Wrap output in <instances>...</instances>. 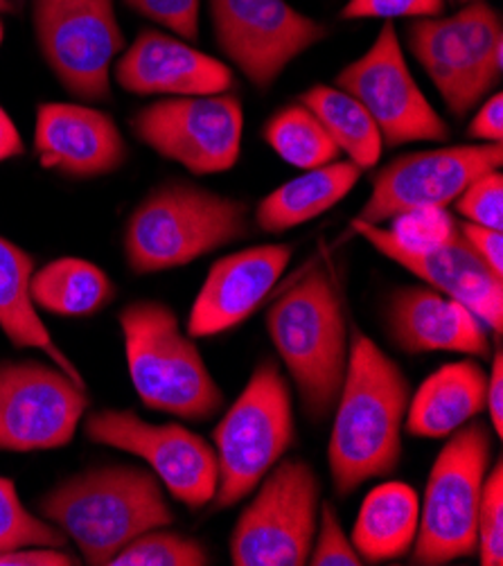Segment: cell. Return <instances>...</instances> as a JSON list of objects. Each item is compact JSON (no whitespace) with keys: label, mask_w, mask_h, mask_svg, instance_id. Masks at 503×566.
<instances>
[{"label":"cell","mask_w":503,"mask_h":566,"mask_svg":"<svg viewBox=\"0 0 503 566\" xmlns=\"http://www.w3.org/2000/svg\"><path fill=\"white\" fill-rule=\"evenodd\" d=\"M386 323L396 346L409 355H490L485 325L465 305L431 287L398 290L390 296Z\"/></svg>","instance_id":"cell-20"},{"label":"cell","mask_w":503,"mask_h":566,"mask_svg":"<svg viewBox=\"0 0 503 566\" xmlns=\"http://www.w3.org/2000/svg\"><path fill=\"white\" fill-rule=\"evenodd\" d=\"M210 555L206 546L192 537L167 533L160 528L147 531L129 542L111 566H206Z\"/></svg>","instance_id":"cell-31"},{"label":"cell","mask_w":503,"mask_h":566,"mask_svg":"<svg viewBox=\"0 0 503 566\" xmlns=\"http://www.w3.org/2000/svg\"><path fill=\"white\" fill-rule=\"evenodd\" d=\"M116 82L134 95L197 97L231 93L233 71L177 34L140 30L114 64Z\"/></svg>","instance_id":"cell-17"},{"label":"cell","mask_w":503,"mask_h":566,"mask_svg":"<svg viewBox=\"0 0 503 566\" xmlns=\"http://www.w3.org/2000/svg\"><path fill=\"white\" fill-rule=\"evenodd\" d=\"M476 553L483 566L503 564V465L496 461L483 481L479 520H476Z\"/></svg>","instance_id":"cell-33"},{"label":"cell","mask_w":503,"mask_h":566,"mask_svg":"<svg viewBox=\"0 0 503 566\" xmlns=\"http://www.w3.org/2000/svg\"><path fill=\"white\" fill-rule=\"evenodd\" d=\"M321 483L305 461L277 463L258 485L231 535L235 566L307 564L318 526Z\"/></svg>","instance_id":"cell-9"},{"label":"cell","mask_w":503,"mask_h":566,"mask_svg":"<svg viewBox=\"0 0 503 566\" xmlns=\"http://www.w3.org/2000/svg\"><path fill=\"white\" fill-rule=\"evenodd\" d=\"M3 39H6V23L0 19V45H3Z\"/></svg>","instance_id":"cell-44"},{"label":"cell","mask_w":503,"mask_h":566,"mask_svg":"<svg viewBox=\"0 0 503 566\" xmlns=\"http://www.w3.org/2000/svg\"><path fill=\"white\" fill-rule=\"evenodd\" d=\"M292 253L290 244H262L217 260L195 298L188 336H217L242 325L271 294Z\"/></svg>","instance_id":"cell-19"},{"label":"cell","mask_w":503,"mask_h":566,"mask_svg":"<svg viewBox=\"0 0 503 566\" xmlns=\"http://www.w3.org/2000/svg\"><path fill=\"white\" fill-rule=\"evenodd\" d=\"M337 88L350 93L375 120L384 147L442 143L450 127L413 80L396 25L386 21L357 62L337 75Z\"/></svg>","instance_id":"cell-11"},{"label":"cell","mask_w":503,"mask_h":566,"mask_svg":"<svg viewBox=\"0 0 503 566\" xmlns=\"http://www.w3.org/2000/svg\"><path fill=\"white\" fill-rule=\"evenodd\" d=\"M468 134L470 138H476L481 143H501L503 138V95L501 93L488 95V99L474 113Z\"/></svg>","instance_id":"cell-39"},{"label":"cell","mask_w":503,"mask_h":566,"mask_svg":"<svg viewBox=\"0 0 503 566\" xmlns=\"http://www.w3.org/2000/svg\"><path fill=\"white\" fill-rule=\"evenodd\" d=\"M459 214L470 223L485 226V229L503 231V177L501 169L481 175L465 192L454 201Z\"/></svg>","instance_id":"cell-34"},{"label":"cell","mask_w":503,"mask_h":566,"mask_svg":"<svg viewBox=\"0 0 503 566\" xmlns=\"http://www.w3.org/2000/svg\"><path fill=\"white\" fill-rule=\"evenodd\" d=\"M447 0H348L342 10V19L361 21V19H425L440 17L444 12Z\"/></svg>","instance_id":"cell-37"},{"label":"cell","mask_w":503,"mask_h":566,"mask_svg":"<svg viewBox=\"0 0 503 566\" xmlns=\"http://www.w3.org/2000/svg\"><path fill=\"white\" fill-rule=\"evenodd\" d=\"M318 123L325 127L332 143L346 151L359 169H370L379 163L384 143L370 113L346 91L337 86H312L301 95Z\"/></svg>","instance_id":"cell-27"},{"label":"cell","mask_w":503,"mask_h":566,"mask_svg":"<svg viewBox=\"0 0 503 566\" xmlns=\"http://www.w3.org/2000/svg\"><path fill=\"white\" fill-rule=\"evenodd\" d=\"M488 375L463 359L429 375L409 400L405 427L416 438H447L485 409Z\"/></svg>","instance_id":"cell-22"},{"label":"cell","mask_w":503,"mask_h":566,"mask_svg":"<svg viewBox=\"0 0 503 566\" xmlns=\"http://www.w3.org/2000/svg\"><path fill=\"white\" fill-rule=\"evenodd\" d=\"M23 151H25V145L14 120L10 118V113L0 106V163L17 158Z\"/></svg>","instance_id":"cell-42"},{"label":"cell","mask_w":503,"mask_h":566,"mask_svg":"<svg viewBox=\"0 0 503 566\" xmlns=\"http://www.w3.org/2000/svg\"><path fill=\"white\" fill-rule=\"evenodd\" d=\"M409 400L411 386L402 368L370 336L353 332L327 444L329 476L339 496L398 470Z\"/></svg>","instance_id":"cell-1"},{"label":"cell","mask_w":503,"mask_h":566,"mask_svg":"<svg viewBox=\"0 0 503 566\" xmlns=\"http://www.w3.org/2000/svg\"><path fill=\"white\" fill-rule=\"evenodd\" d=\"M485 409L490 413V422L494 429V436H503V355L501 348L494 350L492 357V370L488 375V388H485Z\"/></svg>","instance_id":"cell-41"},{"label":"cell","mask_w":503,"mask_h":566,"mask_svg":"<svg viewBox=\"0 0 503 566\" xmlns=\"http://www.w3.org/2000/svg\"><path fill=\"white\" fill-rule=\"evenodd\" d=\"M294 433L290 384L277 364L262 361L212 431L217 454L214 507H231L247 499L283 461Z\"/></svg>","instance_id":"cell-6"},{"label":"cell","mask_w":503,"mask_h":566,"mask_svg":"<svg viewBox=\"0 0 503 566\" xmlns=\"http://www.w3.org/2000/svg\"><path fill=\"white\" fill-rule=\"evenodd\" d=\"M361 172L364 169L353 160H332L305 169L303 177L283 184L260 201L255 210L258 229L277 235L321 217L350 195Z\"/></svg>","instance_id":"cell-24"},{"label":"cell","mask_w":503,"mask_h":566,"mask_svg":"<svg viewBox=\"0 0 503 566\" xmlns=\"http://www.w3.org/2000/svg\"><path fill=\"white\" fill-rule=\"evenodd\" d=\"M14 0H0V14H6V12H14Z\"/></svg>","instance_id":"cell-43"},{"label":"cell","mask_w":503,"mask_h":566,"mask_svg":"<svg viewBox=\"0 0 503 566\" xmlns=\"http://www.w3.org/2000/svg\"><path fill=\"white\" fill-rule=\"evenodd\" d=\"M86 438L143 459L160 485L190 511L212 503L217 454L206 438L181 424H149L134 411L106 409L86 418Z\"/></svg>","instance_id":"cell-14"},{"label":"cell","mask_w":503,"mask_h":566,"mask_svg":"<svg viewBox=\"0 0 503 566\" xmlns=\"http://www.w3.org/2000/svg\"><path fill=\"white\" fill-rule=\"evenodd\" d=\"M30 294L36 310L57 316H93L116 296L114 282L93 262L60 258L34 271Z\"/></svg>","instance_id":"cell-26"},{"label":"cell","mask_w":503,"mask_h":566,"mask_svg":"<svg viewBox=\"0 0 503 566\" xmlns=\"http://www.w3.org/2000/svg\"><path fill=\"white\" fill-rule=\"evenodd\" d=\"M266 332L285 361L307 418L334 411L350 357L342 298L329 275L314 266L266 312Z\"/></svg>","instance_id":"cell-3"},{"label":"cell","mask_w":503,"mask_h":566,"mask_svg":"<svg viewBox=\"0 0 503 566\" xmlns=\"http://www.w3.org/2000/svg\"><path fill=\"white\" fill-rule=\"evenodd\" d=\"M66 544L69 537L57 526L28 511L14 481L0 476V553L23 546L62 548Z\"/></svg>","instance_id":"cell-30"},{"label":"cell","mask_w":503,"mask_h":566,"mask_svg":"<svg viewBox=\"0 0 503 566\" xmlns=\"http://www.w3.org/2000/svg\"><path fill=\"white\" fill-rule=\"evenodd\" d=\"M420 520V499L407 483H381L373 488L353 528V546L364 562H394L413 548Z\"/></svg>","instance_id":"cell-25"},{"label":"cell","mask_w":503,"mask_h":566,"mask_svg":"<svg viewBox=\"0 0 503 566\" xmlns=\"http://www.w3.org/2000/svg\"><path fill=\"white\" fill-rule=\"evenodd\" d=\"M127 8L170 30L184 41H197L199 36V8L201 0H125Z\"/></svg>","instance_id":"cell-36"},{"label":"cell","mask_w":503,"mask_h":566,"mask_svg":"<svg viewBox=\"0 0 503 566\" xmlns=\"http://www.w3.org/2000/svg\"><path fill=\"white\" fill-rule=\"evenodd\" d=\"M452 19L470 50L472 62L481 75L496 86L503 73V28L499 12L483 0H474Z\"/></svg>","instance_id":"cell-29"},{"label":"cell","mask_w":503,"mask_h":566,"mask_svg":"<svg viewBox=\"0 0 503 566\" xmlns=\"http://www.w3.org/2000/svg\"><path fill=\"white\" fill-rule=\"evenodd\" d=\"M34 271V258L0 235V329L17 348L41 350L50 364L64 370L80 386H86L80 368L54 344V338L39 316L30 294Z\"/></svg>","instance_id":"cell-23"},{"label":"cell","mask_w":503,"mask_h":566,"mask_svg":"<svg viewBox=\"0 0 503 566\" xmlns=\"http://www.w3.org/2000/svg\"><path fill=\"white\" fill-rule=\"evenodd\" d=\"M210 19L223 56L262 91L329 34L327 25L301 14L287 0H210Z\"/></svg>","instance_id":"cell-12"},{"label":"cell","mask_w":503,"mask_h":566,"mask_svg":"<svg viewBox=\"0 0 503 566\" xmlns=\"http://www.w3.org/2000/svg\"><path fill=\"white\" fill-rule=\"evenodd\" d=\"M463 3H474V0H463Z\"/></svg>","instance_id":"cell-45"},{"label":"cell","mask_w":503,"mask_h":566,"mask_svg":"<svg viewBox=\"0 0 503 566\" xmlns=\"http://www.w3.org/2000/svg\"><path fill=\"white\" fill-rule=\"evenodd\" d=\"M321 517L314 535V544L307 557V564L312 566H359L364 559L355 551L353 542L346 537L342 522L337 517L334 505L325 503L321 507Z\"/></svg>","instance_id":"cell-35"},{"label":"cell","mask_w":503,"mask_h":566,"mask_svg":"<svg viewBox=\"0 0 503 566\" xmlns=\"http://www.w3.org/2000/svg\"><path fill=\"white\" fill-rule=\"evenodd\" d=\"M490 436L483 422H472L442 447L420 503L413 564L440 566L476 553L479 503L492 461Z\"/></svg>","instance_id":"cell-7"},{"label":"cell","mask_w":503,"mask_h":566,"mask_svg":"<svg viewBox=\"0 0 503 566\" xmlns=\"http://www.w3.org/2000/svg\"><path fill=\"white\" fill-rule=\"evenodd\" d=\"M501 143L405 154L384 165L375 175L370 197L355 219L381 223L416 208H447L474 179L492 169H501Z\"/></svg>","instance_id":"cell-15"},{"label":"cell","mask_w":503,"mask_h":566,"mask_svg":"<svg viewBox=\"0 0 503 566\" xmlns=\"http://www.w3.org/2000/svg\"><path fill=\"white\" fill-rule=\"evenodd\" d=\"M461 235L470 244V249L481 258V262L503 277V233L485 226L461 221Z\"/></svg>","instance_id":"cell-38"},{"label":"cell","mask_w":503,"mask_h":566,"mask_svg":"<svg viewBox=\"0 0 503 566\" xmlns=\"http://www.w3.org/2000/svg\"><path fill=\"white\" fill-rule=\"evenodd\" d=\"M353 229L373 249L405 266L444 296L465 305L483 325L501 336L503 329V277L490 271L463 240L431 251H407L390 240L379 223L353 219Z\"/></svg>","instance_id":"cell-16"},{"label":"cell","mask_w":503,"mask_h":566,"mask_svg":"<svg viewBox=\"0 0 503 566\" xmlns=\"http://www.w3.org/2000/svg\"><path fill=\"white\" fill-rule=\"evenodd\" d=\"M43 62L80 102L111 99V71L125 50L114 0H32Z\"/></svg>","instance_id":"cell-8"},{"label":"cell","mask_w":503,"mask_h":566,"mask_svg":"<svg viewBox=\"0 0 503 566\" xmlns=\"http://www.w3.org/2000/svg\"><path fill=\"white\" fill-rule=\"evenodd\" d=\"M266 145L301 169H314L337 160L342 154L325 127L305 104H290L271 116L262 129Z\"/></svg>","instance_id":"cell-28"},{"label":"cell","mask_w":503,"mask_h":566,"mask_svg":"<svg viewBox=\"0 0 503 566\" xmlns=\"http://www.w3.org/2000/svg\"><path fill=\"white\" fill-rule=\"evenodd\" d=\"M132 132L158 156L197 177L219 175L240 160L244 108L231 93L165 97L136 113Z\"/></svg>","instance_id":"cell-10"},{"label":"cell","mask_w":503,"mask_h":566,"mask_svg":"<svg viewBox=\"0 0 503 566\" xmlns=\"http://www.w3.org/2000/svg\"><path fill=\"white\" fill-rule=\"evenodd\" d=\"M34 151L45 169L71 179L106 177L129 156L116 120L77 102H45L36 108Z\"/></svg>","instance_id":"cell-18"},{"label":"cell","mask_w":503,"mask_h":566,"mask_svg":"<svg viewBox=\"0 0 503 566\" xmlns=\"http://www.w3.org/2000/svg\"><path fill=\"white\" fill-rule=\"evenodd\" d=\"M407 43L457 118L468 116L494 88L472 62L454 19H411Z\"/></svg>","instance_id":"cell-21"},{"label":"cell","mask_w":503,"mask_h":566,"mask_svg":"<svg viewBox=\"0 0 503 566\" xmlns=\"http://www.w3.org/2000/svg\"><path fill=\"white\" fill-rule=\"evenodd\" d=\"M120 329L129 377L147 409L190 422L219 413L223 392L172 307L156 301L132 303L120 312Z\"/></svg>","instance_id":"cell-5"},{"label":"cell","mask_w":503,"mask_h":566,"mask_svg":"<svg viewBox=\"0 0 503 566\" xmlns=\"http://www.w3.org/2000/svg\"><path fill=\"white\" fill-rule=\"evenodd\" d=\"M388 235L407 251H431L461 240V226L444 208H416L394 217Z\"/></svg>","instance_id":"cell-32"},{"label":"cell","mask_w":503,"mask_h":566,"mask_svg":"<svg viewBox=\"0 0 503 566\" xmlns=\"http://www.w3.org/2000/svg\"><path fill=\"white\" fill-rule=\"evenodd\" d=\"M249 235V206L188 181L156 186L132 212L125 258L136 275L190 264Z\"/></svg>","instance_id":"cell-4"},{"label":"cell","mask_w":503,"mask_h":566,"mask_svg":"<svg viewBox=\"0 0 503 566\" xmlns=\"http://www.w3.org/2000/svg\"><path fill=\"white\" fill-rule=\"evenodd\" d=\"M80 564L73 555L54 546H23L0 553V566H73Z\"/></svg>","instance_id":"cell-40"},{"label":"cell","mask_w":503,"mask_h":566,"mask_svg":"<svg viewBox=\"0 0 503 566\" xmlns=\"http://www.w3.org/2000/svg\"><path fill=\"white\" fill-rule=\"evenodd\" d=\"M41 517L75 542L84 562L111 566L147 531L175 524V513L154 472L132 465L86 470L52 488L39 503Z\"/></svg>","instance_id":"cell-2"},{"label":"cell","mask_w":503,"mask_h":566,"mask_svg":"<svg viewBox=\"0 0 503 566\" xmlns=\"http://www.w3.org/2000/svg\"><path fill=\"white\" fill-rule=\"evenodd\" d=\"M86 409V386L54 364H0V451L30 454L66 447Z\"/></svg>","instance_id":"cell-13"}]
</instances>
